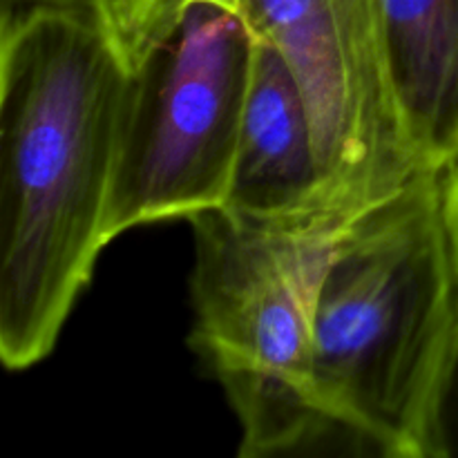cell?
Segmentation results:
<instances>
[{"instance_id": "cell-1", "label": "cell", "mask_w": 458, "mask_h": 458, "mask_svg": "<svg viewBox=\"0 0 458 458\" xmlns=\"http://www.w3.org/2000/svg\"><path fill=\"white\" fill-rule=\"evenodd\" d=\"M132 74L98 16L0 22V358L49 356L106 249Z\"/></svg>"}, {"instance_id": "cell-2", "label": "cell", "mask_w": 458, "mask_h": 458, "mask_svg": "<svg viewBox=\"0 0 458 458\" xmlns=\"http://www.w3.org/2000/svg\"><path fill=\"white\" fill-rule=\"evenodd\" d=\"M458 340V273L441 170L353 219L331 253L316 309L313 380L338 437L425 458L429 420Z\"/></svg>"}, {"instance_id": "cell-3", "label": "cell", "mask_w": 458, "mask_h": 458, "mask_svg": "<svg viewBox=\"0 0 458 458\" xmlns=\"http://www.w3.org/2000/svg\"><path fill=\"white\" fill-rule=\"evenodd\" d=\"M191 344L222 385L242 429V456L302 454L338 437L313 380L316 309L340 233L352 222H258L195 215Z\"/></svg>"}, {"instance_id": "cell-4", "label": "cell", "mask_w": 458, "mask_h": 458, "mask_svg": "<svg viewBox=\"0 0 458 458\" xmlns=\"http://www.w3.org/2000/svg\"><path fill=\"white\" fill-rule=\"evenodd\" d=\"M258 36L197 4L130 81L103 240L228 201Z\"/></svg>"}, {"instance_id": "cell-5", "label": "cell", "mask_w": 458, "mask_h": 458, "mask_svg": "<svg viewBox=\"0 0 458 458\" xmlns=\"http://www.w3.org/2000/svg\"><path fill=\"white\" fill-rule=\"evenodd\" d=\"M240 13L307 103L322 213L353 222L428 170L407 139L376 0H244Z\"/></svg>"}, {"instance_id": "cell-6", "label": "cell", "mask_w": 458, "mask_h": 458, "mask_svg": "<svg viewBox=\"0 0 458 458\" xmlns=\"http://www.w3.org/2000/svg\"><path fill=\"white\" fill-rule=\"evenodd\" d=\"M311 116L284 58L258 38L231 192L224 208L258 222L327 215ZM334 217V215H331Z\"/></svg>"}, {"instance_id": "cell-7", "label": "cell", "mask_w": 458, "mask_h": 458, "mask_svg": "<svg viewBox=\"0 0 458 458\" xmlns=\"http://www.w3.org/2000/svg\"><path fill=\"white\" fill-rule=\"evenodd\" d=\"M403 123L423 168L458 148V0H376Z\"/></svg>"}, {"instance_id": "cell-8", "label": "cell", "mask_w": 458, "mask_h": 458, "mask_svg": "<svg viewBox=\"0 0 458 458\" xmlns=\"http://www.w3.org/2000/svg\"><path fill=\"white\" fill-rule=\"evenodd\" d=\"M242 3L244 0H106L101 22L116 56L134 74L152 52L177 34L192 7L215 4L240 13Z\"/></svg>"}, {"instance_id": "cell-9", "label": "cell", "mask_w": 458, "mask_h": 458, "mask_svg": "<svg viewBox=\"0 0 458 458\" xmlns=\"http://www.w3.org/2000/svg\"><path fill=\"white\" fill-rule=\"evenodd\" d=\"M443 456H458V340L438 385L425 445V458Z\"/></svg>"}, {"instance_id": "cell-10", "label": "cell", "mask_w": 458, "mask_h": 458, "mask_svg": "<svg viewBox=\"0 0 458 458\" xmlns=\"http://www.w3.org/2000/svg\"><path fill=\"white\" fill-rule=\"evenodd\" d=\"M103 7L106 0H3V16L25 12H61L101 18Z\"/></svg>"}, {"instance_id": "cell-11", "label": "cell", "mask_w": 458, "mask_h": 458, "mask_svg": "<svg viewBox=\"0 0 458 458\" xmlns=\"http://www.w3.org/2000/svg\"><path fill=\"white\" fill-rule=\"evenodd\" d=\"M441 186H443V208H445L447 233H450L452 255H454V264L458 273V148L452 152V157L441 168Z\"/></svg>"}]
</instances>
